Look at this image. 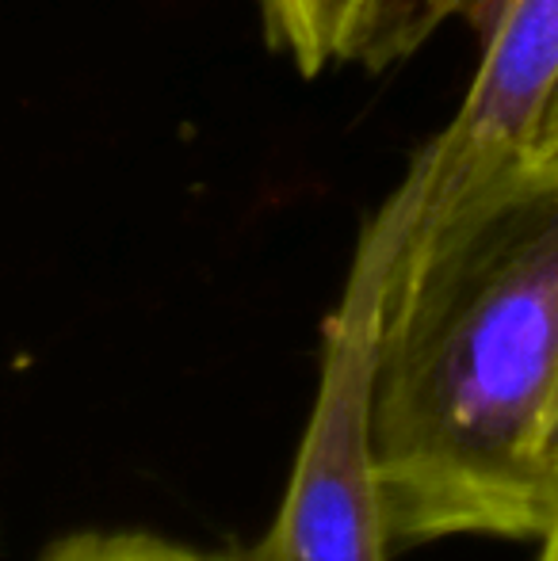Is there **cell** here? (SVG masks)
<instances>
[{
	"instance_id": "obj_1",
	"label": "cell",
	"mask_w": 558,
	"mask_h": 561,
	"mask_svg": "<svg viewBox=\"0 0 558 561\" xmlns=\"http://www.w3.org/2000/svg\"><path fill=\"white\" fill-rule=\"evenodd\" d=\"M375 302L372 447L395 547L555 524L558 164H521L387 264L352 260Z\"/></svg>"
},
{
	"instance_id": "obj_2",
	"label": "cell",
	"mask_w": 558,
	"mask_h": 561,
	"mask_svg": "<svg viewBox=\"0 0 558 561\" xmlns=\"http://www.w3.org/2000/svg\"><path fill=\"white\" fill-rule=\"evenodd\" d=\"M482 61L463 107L367 218L356 260L387 264L436 218L532 161L558 81V0H470Z\"/></svg>"
},
{
	"instance_id": "obj_3",
	"label": "cell",
	"mask_w": 558,
	"mask_h": 561,
	"mask_svg": "<svg viewBox=\"0 0 558 561\" xmlns=\"http://www.w3.org/2000/svg\"><path fill=\"white\" fill-rule=\"evenodd\" d=\"M375 302L344 279L321 329V370L283 501L261 539L215 561H387L390 531L372 447Z\"/></svg>"
},
{
	"instance_id": "obj_4",
	"label": "cell",
	"mask_w": 558,
	"mask_h": 561,
	"mask_svg": "<svg viewBox=\"0 0 558 561\" xmlns=\"http://www.w3.org/2000/svg\"><path fill=\"white\" fill-rule=\"evenodd\" d=\"M264 27L276 50L303 77L333 66L387 69L410 58L452 15H467L470 0H261Z\"/></svg>"
},
{
	"instance_id": "obj_5",
	"label": "cell",
	"mask_w": 558,
	"mask_h": 561,
	"mask_svg": "<svg viewBox=\"0 0 558 561\" xmlns=\"http://www.w3.org/2000/svg\"><path fill=\"white\" fill-rule=\"evenodd\" d=\"M38 561H215V554L146 531H81L50 542Z\"/></svg>"
},
{
	"instance_id": "obj_6",
	"label": "cell",
	"mask_w": 558,
	"mask_h": 561,
	"mask_svg": "<svg viewBox=\"0 0 558 561\" xmlns=\"http://www.w3.org/2000/svg\"><path fill=\"white\" fill-rule=\"evenodd\" d=\"M532 157H536V161H547V164H558V81L551 89V100H547V112H544V123H539Z\"/></svg>"
},
{
	"instance_id": "obj_7",
	"label": "cell",
	"mask_w": 558,
	"mask_h": 561,
	"mask_svg": "<svg viewBox=\"0 0 558 561\" xmlns=\"http://www.w3.org/2000/svg\"><path fill=\"white\" fill-rule=\"evenodd\" d=\"M547 470H551V489H555V519H558V398L551 413V428H547ZM555 527V524H551Z\"/></svg>"
},
{
	"instance_id": "obj_8",
	"label": "cell",
	"mask_w": 558,
	"mask_h": 561,
	"mask_svg": "<svg viewBox=\"0 0 558 561\" xmlns=\"http://www.w3.org/2000/svg\"><path fill=\"white\" fill-rule=\"evenodd\" d=\"M539 561H558V535L539 539Z\"/></svg>"
},
{
	"instance_id": "obj_9",
	"label": "cell",
	"mask_w": 558,
	"mask_h": 561,
	"mask_svg": "<svg viewBox=\"0 0 558 561\" xmlns=\"http://www.w3.org/2000/svg\"><path fill=\"white\" fill-rule=\"evenodd\" d=\"M547 535H558V519H555V527H551V531H547ZM547 535H544V539H547Z\"/></svg>"
}]
</instances>
